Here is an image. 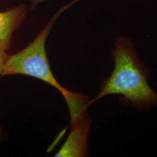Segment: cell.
I'll use <instances>...</instances> for the list:
<instances>
[{"instance_id":"6da1fadb","label":"cell","mask_w":157,"mask_h":157,"mask_svg":"<svg viewBox=\"0 0 157 157\" xmlns=\"http://www.w3.org/2000/svg\"><path fill=\"white\" fill-rule=\"evenodd\" d=\"M114 68L90 104L108 95H121L120 103L139 112L157 105V94L148 83L150 71L138 56L132 41L117 38L112 52Z\"/></svg>"},{"instance_id":"7a4b0ae2","label":"cell","mask_w":157,"mask_h":157,"mask_svg":"<svg viewBox=\"0 0 157 157\" xmlns=\"http://www.w3.org/2000/svg\"><path fill=\"white\" fill-rule=\"evenodd\" d=\"M75 0L62 7L56 12L39 35L22 50L10 56L2 76L23 75L38 78L55 87L65 99L72 91L59 83L51 69L45 50V42L55 21L63 12L73 4Z\"/></svg>"},{"instance_id":"3957f363","label":"cell","mask_w":157,"mask_h":157,"mask_svg":"<svg viewBox=\"0 0 157 157\" xmlns=\"http://www.w3.org/2000/svg\"><path fill=\"white\" fill-rule=\"evenodd\" d=\"M72 122V130L56 157H83L88 155V137L91 121L89 118Z\"/></svg>"},{"instance_id":"277c9868","label":"cell","mask_w":157,"mask_h":157,"mask_svg":"<svg viewBox=\"0 0 157 157\" xmlns=\"http://www.w3.org/2000/svg\"><path fill=\"white\" fill-rule=\"evenodd\" d=\"M27 15V7L20 5L6 12H0V48L10 50L12 36L14 31L24 21Z\"/></svg>"},{"instance_id":"5b68a950","label":"cell","mask_w":157,"mask_h":157,"mask_svg":"<svg viewBox=\"0 0 157 157\" xmlns=\"http://www.w3.org/2000/svg\"><path fill=\"white\" fill-rule=\"evenodd\" d=\"M10 55L7 54L6 51L0 48V75L2 76L6 62Z\"/></svg>"},{"instance_id":"8992f818","label":"cell","mask_w":157,"mask_h":157,"mask_svg":"<svg viewBox=\"0 0 157 157\" xmlns=\"http://www.w3.org/2000/svg\"><path fill=\"white\" fill-rule=\"evenodd\" d=\"M47 0H32V10H34L36 8V6H38L39 4H41L44 1Z\"/></svg>"}]
</instances>
